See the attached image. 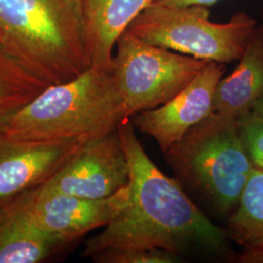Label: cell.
Returning <instances> with one entry per match:
<instances>
[{
    "label": "cell",
    "mask_w": 263,
    "mask_h": 263,
    "mask_svg": "<svg viewBox=\"0 0 263 263\" xmlns=\"http://www.w3.org/2000/svg\"><path fill=\"white\" fill-rule=\"evenodd\" d=\"M0 48L48 85L91 67L82 0H0Z\"/></svg>",
    "instance_id": "2"
},
{
    "label": "cell",
    "mask_w": 263,
    "mask_h": 263,
    "mask_svg": "<svg viewBox=\"0 0 263 263\" xmlns=\"http://www.w3.org/2000/svg\"><path fill=\"white\" fill-rule=\"evenodd\" d=\"M254 112L256 113L259 117L263 119V94L254 104V107L252 109Z\"/></svg>",
    "instance_id": "20"
},
{
    "label": "cell",
    "mask_w": 263,
    "mask_h": 263,
    "mask_svg": "<svg viewBox=\"0 0 263 263\" xmlns=\"http://www.w3.org/2000/svg\"><path fill=\"white\" fill-rule=\"evenodd\" d=\"M236 263H263V249L256 251H243L236 254Z\"/></svg>",
    "instance_id": "18"
},
{
    "label": "cell",
    "mask_w": 263,
    "mask_h": 263,
    "mask_svg": "<svg viewBox=\"0 0 263 263\" xmlns=\"http://www.w3.org/2000/svg\"><path fill=\"white\" fill-rule=\"evenodd\" d=\"M131 202L130 183L112 196L99 200L31 189L12 204L28 219L63 246L95 229L105 227Z\"/></svg>",
    "instance_id": "7"
},
{
    "label": "cell",
    "mask_w": 263,
    "mask_h": 263,
    "mask_svg": "<svg viewBox=\"0 0 263 263\" xmlns=\"http://www.w3.org/2000/svg\"><path fill=\"white\" fill-rule=\"evenodd\" d=\"M48 86L0 48V122L28 104Z\"/></svg>",
    "instance_id": "15"
},
{
    "label": "cell",
    "mask_w": 263,
    "mask_h": 263,
    "mask_svg": "<svg viewBox=\"0 0 263 263\" xmlns=\"http://www.w3.org/2000/svg\"><path fill=\"white\" fill-rule=\"evenodd\" d=\"M117 129L130 165L131 202L101 233L87 240L85 256L161 249L179 256L200 253L234 262L237 253L226 229L214 224L179 182L152 162L129 119Z\"/></svg>",
    "instance_id": "1"
},
{
    "label": "cell",
    "mask_w": 263,
    "mask_h": 263,
    "mask_svg": "<svg viewBox=\"0 0 263 263\" xmlns=\"http://www.w3.org/2000/svg\"><path fill=\"white\" fill-rule=\"evenodd\" d=\"M130 181V165L118 129L87 141L38 186L46 192L99 200L110 197Z\"/></svg>",
    "instance_id": "8"
},
{
    "label": "cell",
    "mask_w": 263,
    "mask_h": 263,
    "mask_svg": "<svg viewBox=\"0 0 263 263\" xmlns=\"http://www.w3.org/2000/svg\"><path fill=\"white\" fill-rule=\"evenodd\" d=\"M179 179L197 189L223 216L237 207L254 168L238 119L213 112L165 152Z\"/></svg>",
    "instance_id": "4"
},
{
    "label": "cell",
    "mask_w": 263,
    "mask_h": 263,
    "mask_svg": "<svg viewBox=\"0 0 263 263\" xmlns=\"http://www.w3.org/2000/svg\"><path fill=\"white\" fill-rule=\"evenodd\" d=\"M115 47L110 73L128 118L168 103L209 63L152 45L127 29Z\"/></svg>",
    "instance_id": "6"
},
{
    "label": "cell",
    "mask_w": 263,
    "mask_h": 263,
    "mask_svg": "<svg viewBox=\"0 0 263 263\" xmlns=\"http://www.w3.org/2000/svg\"><path fill=\"white\" fill-rule=\"evenodd\" d=\"M256 26L257 22L245 12L219 24L210 20L205 5L151 2L127 30L152 45L226 65L240 60Z\"/></svg>",
    "instance_id": "5"
},
{
    "label": "cell",
    "mask_w": 263,
    "mask_h": 263,
    "mask_svg": "<svg viewBox=\"0 0 263 263\" xmlns=\"http://www.w3.org/2000/svg\"><path fill=\"white\" fill-rule=\"evenodd\" d=\"M227 234L243 251L263 249V171L253 168L235 210L228 216Z\"/></svg>",
    "instance_id": "14"
},
{
    "label": "cell",
    "mask_w": 263,
    "mask_h": 263,
    "mask_svg": "<svg viewBox=\"0 0 263 263\" xmlns=\"http://www.w3.org/2000/svg\"><path fill=\"white\" fill-rule=\"evenodd\" d=\"M91 66L110 71L118 38L153 0H82Z\"/></svg>",
    "instance_id": "11"
},
{
    "label": "cell",
    "mask_w": 263,
    "mask_h": 263,
    "mask_svg": "<svg viewBox=\"0 0 263 263\" xmlns=\"http://www.w3.org/2000/svg\"><path fill=\"white\" fill-rule=\"evenodd\" d=\"M226 71L224 64L209 62L195 78L168 103L133 116L134 127L152 137L165 153L188 130L214 112L216 86Z\"/></svg>",
    "instance_id": "9"
},
{
    "label": "cell",
    "mask_w": 263,
    "mask_h": 263,
    "mask_svg": "<svg viewBox=\"0 0 263 263\" xmlns=\"http://www.w3.org/2000/svg\"><path fill=\"white\" fill-rule=\"evenodd\" d=\"M85 142H28L0 137V210L38 187L70 159Z\"/></svg>",
    "instance_id": "10"
},
{
    "label": "cell",
    "mask_w": 263,
    "mask_h": 263,
    "mask_svg": "<svg viewBox=\"0 0 263 263\" xmlns=\"http://www.w3.org/2000/svg\"><path fill=\"white\" fill-rule=\"evenodd\" d=\"M217 1L219 0H153L152 2L158 3V4H164V5H172V6H183V5H193V4L210 6L215 4Z\"/></svg>",
    "instance_id": "19"
},
{
    "label": "cell",
    "mask_w": 263,
    "mask_h": 263,
    "mask_svg": "<svg viewBox=\"0 0 263 263\" xmlns=\"http://www.w3.org/2000/svg\"><path fill=\"white\" fill-rule=\"evenodd\" d=\"M246 152L256 169L263 171V119L251 110L238 118Z\"/></svg>",
    "instance_id": "17"
},
{
    "label": "cell",
    "mask_w": 263,
    "mask_h": 263,
    "mask_svg": "<svg viewBox=\"0 0 263 263\" xmlns=\"http://www.w3.org/2000/svg\"><path fill=\"white\" fill-rule=\"evenodd\" d=\"M129 119L110 71L89 67L74 79L49 85L0 122V137L28 142H87Z\"/></svg>",
    "instance_id": "3"
},
{
    "label": "cell",
    "mask_w": 263,
    "mask_h": 263,
    "mask_svg": "<svg viewBox=\"0 0 263 263\" xmlns=\"http://www.w3.org/2000/svg\"><path fill=\"white\" fill-rule=\"evenodd\" d=\"M91 259L97 263H177L182 257L161 249L109 251L95 254Z\"/></svg>",
    "instance_id": "16"
},
{
    "label": "cell",
    "mask_w": 263,
    "mask_h": 263,
    "mask_svg": "<svg viewBox=\"0 0 263 263\" xmlns=\"http://www.w3.org/2000/svg\"><path fill=\"white\" fill-rule=\"evenodd\" d=\"M262 21H263V11H262ZM263 24V23H262Z\"/></svg>",
    "instance_id": "21"
},
{
    "label": "cell",
    "mask_w": 263,
    "mask_h": 263,
    "mask_svg": "<svg viewBox=\"0 0 263 263\" xmlns=\"http://www.w3.org/2000/svg\"><path fill=\"white\" fill-rule=\"evenodd\" d=\"M263 94V24L257 25L232 73L216 86L213 110L238 119Z\"/></svg>",
    "instance_id": "12"
},
{
    "label": "cell",
    "mask_w": 263,
    "mask_h": 263,
    "mask_svg": "<svg viewBox=\"0 0 263 263\" xmlns=\"http://www.w3.org/2000/svg\"><path fill=\"white\" fill-rule=\"evenodd\" d=\"M61 247L13 205L0 210V263L40 262Z\"/></svg>",
    "instance_id": "13"
}]
</instances>
